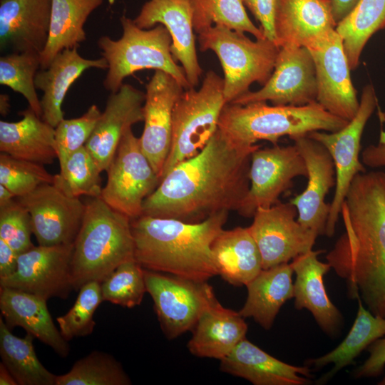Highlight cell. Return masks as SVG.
<instances>
[{
    "mask_svg": "<svg viewBox=\"0 0 385 385\" xmlns=\"http://www.w3.org/2000/svg\"><path fill=\"white\" fill-rule=\"evenodd\" d=\"M197 35L200 50L212 51L220 62L227 103L248 92L255 82L265 85L272 76L280 49L273 41H252L243 32L217 25Z\"/></svg>",
    "mask_w": 385,
    "mask_h": 385,
    "instance_id": "7",
    "label": "cell"
},
{
    "mask_svg": "<svg viewBox=\"0 0 385 385\" xmlns=\"http://www.w3.org/2000/svg\"><path fill=\"white\" fill-rule=\"evenodd\" d=\"M385 29V0H359L336 27L343 41L351 70L359 63L361 52L371 37Z\"/></svg>",
    "mask_w": 385,
    "mask_h": 385,
    "instance_id": "35",
    "label": "cell"
},
{
    "mask_svg": "<svg viewBox=\"0 0 385 385\" xmlns=\"http://www.w3.org/2000/svg\"><path fill=\"white\" fill-rule=\"evenodd\" d=\"M103 0H52L49 34L41 53V68H46L64 49L78 48L86 38L84 25Z\"/></svg>",
    "mask_w": 385,
    "mask_h": 385,
    "instance_id": "33",
    "label": "cell"
},
{
    "mask_svg": "<svg viewBox=\"0 0 385 385\" xmlns=\"http://www.w3.org/2000/svg\"><path fill=\"white\" fill-rule=\"evenodd\" d=\"M31 234L30 214L16 199L0 207V238L19 255L34 246Z\"/></svg>",
    "mask_w": 385,
    "mask_h": 385,
    "instance_id": "44",
    "label": "cell"
},
{
    "mask_svg": "<svg viewBox=\"0 0 385 385\" xmlns=\"http://www.w3.org/2000/svg\"><path fill=\"white\" fill-rule=\"evenodd\" d=\"M239 312L215 299L201 314L189 340L190 352L198 357L221 360L245 338L247 324Z\"/></svg>",
    "mask_w": 385,
    "mask_h": 385,
    "instance_id": "28",
    "label": "cell"
},
{
    "mask_svg": "<svg viewBox=\"0 0 385 385\" xmlns=\"http://www.w3.org/2000/svg\"><path fill=\"white\" fill-rule=\"evenodd\" d=\"M228 213L196 223L145 215L131 219L134 258L146 270L207 281L217 274L211 245Z\"/></svg>",
    "mask_w": 385,
    "mask_h": 385,
    "instance_id": "3",
    "label": "cell"
},
{
    "mask_svg": "<svg viewBox=\"0 0 385 385\" xmlns=\"http://www.w3.org/2000/svg\"><path fill=\"white\" fill-rule=\"evenodd\" d=\"M290 202L257 209L248 229L260 250L262 269L292 261L312 250L318 235L297 221Z\"/></svg>",
    "mask_w": 385,
    "mask_h": 385,
    "instance_id": "12",
    "label": "cell"
},
{
    "mask_svg": "<svg viewBox=\"0 0 385 385\" xmlns=\"http://www.w3.org/2000/svg\"><path fill=\"white\" fill-rule=\"evenodd\" d=\"M220 369L255 385H305L312 377L309 366L283 362L246 338L220 360Z\"/></svg>",
    "mask_w": 385,
    "mask_h": 385,
    "instance_id": "25",
    "label": "cell"
},
{
    "mask_svg": "<svg viewBox=\"0 0 385 385\" xmlns=\"http://www.w3.org/2000/svg\"><path fill=\"white\" fill-rule=\"evenodd\" d=\"M313 58L317 84V102L334 115L351 120L359 108L343 41L335 30L308 49Z\"/></svg>",
    "mask_w": 385,
    "mask_h": 385,
    "instance_id": "18",
    "label": "cell"
},
{
    "mask_svg": "<svg viewBox=\"0 0 385 385\" xmlns=\"http://www.w3.org/2000/svg\"><path fill=\"white\" fill-rule=\"evenodd\" d=\"M145 96L144 92L126 83L108 96L85 145L101 172L108 168L125 132L144 120Z\"/></svg>",
    "mask_w": 385,
    "mask_h": 385,
    "instance_id": "21",
    "label": "cell"
},
{
    "mask_svg": "<svg viewBox=\"0 0 385 385\" xmlns=\"http://www.w3.org/2000/svg\"><path fill=\"white\" fill-rule=\"evenodd\" d=\"M133 21L143 29L157 24L167 29L172 38L173 56L176 62H180L191 88H195L202 69L196 51L190 0H148Z\"/></svg>",
    "mask_w": 385,
    "mask_h": 385,
    "instance_id": "20",
    "label": "cell"
},
{
    "mask_svg": "<svg viewBox=\"0 0 385 385\" xmlns=\"http://www.w3.org/2000/svg\"><path fill=\"white\" fill-rule=\"evenodd\" d=\"M359 0H331L332 12L338 24L353 9Z\"/></svg>",
    "mask_w": 385,
    "mask_h": 385,
    "instance_id": "49",
    "label": "cell"
},
{
    "mask_svg": "<svg viewBox=\"0 0 385 385\" xmlns=\"http://www.w3.org/2000/svg\"><path fill=\"white\" fill-rule=\"evenodd\" d=\"M369 356L353 371L356 379L374 378L380 376L385 367V336L378 339L367 348Z\"/></svg>",
    "mask_w": 385,
    "mask_h": 385,
    "instance_id": "46",
    "label": "cell"
},
{
    "mask_svg": "<svg viewBox=\"0 0 385 385\" xmlns=\"http://www.w3.org/2000/svg\"><path fill=\"white\" fill-rule=\"evenodd\" d=\"M354 322L345 339L332 351L318 358L308 359L305 365L319 370L332 364V368L322 375L317 384H324L354 360L374 342L385 336V318L374 315L365 308L360 298Z\"/></svg>",
    "mask_w": 385,
    "mask_h": 385,
    "instance_id": "32",
    "label": "cell"
},
{
    "mask_svg": "<svg viewBox=\"0 0 385 385\" xmlns=\"http://www.w3.org/2000/svg\"><path fill=\"white\" fill-rule=\"evenodd\" d=\"M348 122L329 113L317 102L300 106L227 103L218 128L233 143L249 146L259 140L277 145L286 135L291 139L314 131L335 132Z\"/></svg>",
    "mask_w": 385,
    "mask_h": 385,
    "instance_id": "5",
    "label": "cell"
},
{
    "mask_svg": "<svg viewBox=\"0 0 385 385\" xmlns=\"http://www.w3.org/2000/svg\"><path fill=\"white\" fill-rule=\"evenodd\" d=\"M142 150L161 180L168 156L173 130V113L184 88L170 74L155 70L145 86Z\"/></svg>",
    "mask_w": 385,
    "mask_h": 385,
    "instance_id": "17",
    "label": "cell"
},
{
    "mask_svg": "<svg viewBox=\"0 0 385 385\" xmlns=\"http://www.w3.org/2000/svg\"><path fill=\"white\" fill-rule=\"evenodd\" d=\"M52 0H0V48L11 53L45 48Z\"/></svg>",
    "mask_w": 385,
    "mask_h": 385,
    "instance_id": "23",
    "label": "cell"
},
{
    "mask_svg": "<svg viewBox=\"0 0 385 385\" xmlns=\"http://www.w3.org/2000/svg\"><path fill=\"white\" fill-rule=\"evenodd\" d=\"M47 300L22 290L0 287V310L9 329L24 328L61 357L70 351L68 342L55 326Z\"/></svg>",
    "mask_w": 385,
    "mask_h": 385,
    "instance_id": "27",
    "label": "cell"
},
{
    "mask_svg": "<svg viewBox=\"0 0 385 385\" xmlns=\"http://www.w3.org/2000/svg\"><path fill=\"white\" fill-rule=\"evenodd\" d=\"M300 176L307 178V170L294 144L260 147L251 155L250 190L238 213L253 217L257 208L277 204L279 196L292 187L293 180Z\"/></svg>",
    "mask_w": 385,
    "mask_h": 385,
    "instance_id": "13",
    "label": "cell"
},
{
    "mask_svg": "<svg viewBox=\"0 0 385 385\" xmlns=\"http://www.w3.org/2000/svg\"><path fill=\"white\" fill-rule=\"evenodd\" d=\"M331 0H277L274 29L282 47L310 49L335 30Z\"/></svg>",
    "mask_w": 385,
    "mask_h": 385,
    "instance_id": "22",
    "label": "cell"
},
{
    "mask_svg": "<svg viewBox=\"0 0 385 385\" xmlns=\"http://www.w3.org/2000/svg\"><path fill=\"white\" fill-rule=\"evenodd\" d=\"M218 128L195 156L175 166L143 202V215L200 222L222 211H238L250 186L252 153Z\"/></svg>",
    "mask_w": 385,
    "mask_h": 385,
    "instance_id": "1",
    "label": "cell"
},
{
    "mask_svg": "<svg viewBox=\"0 0 385 385\" xmlns=\"http://www.w3.org/2000/svg\"><path fill=\"white\" fill-rule=\"evenodd\" d=\"M322 252V250H312L290 262L296 274L294 307L297 309L309 310L323 332L329 337H337L343 317L327 294L324 276L332 268L328 262L318 260V255Z\"/></svg>",
    "mask_w": 385,
    "mask_h": 385,
    "instance_id": "24",
    "label": "cell"
},
{
    "mask_svg": "<svg viewBox=\"0 0 385 385\" xmlns=\"http://www.w3.org/2000/svg\"><path fill=\"white\" fill-rule=\"evenodd\" d=\"M73 243L38 245L19 255L16 271L0 279V287L22 290L48 300L66 299L73 290L71 260Z\"/></svg>",
    "mask_w": 385,
    "mask_h": 385,
    "instance_id": "15",
    "label": "cell"
},
{
    "mask_svg": "<svg viewBox=\"0 0 385 385\" xmlns=\"http://www.w3.org/2000/svg\"><path fill=\"white\" fill-rule=\"evenodd\" d=\"M255 18L260 22L265 38L277 44L274 18L277 0H242Z\"/></svg>",
    "mask_w": 385,
    "mask_h": 385,
    "instance_id": "45",
    "label": "cell"
},
{
    "mask_svg": "<svg viewBox=\"0 0 385 385\" xmlns=\"http://www.w3.org/2000/svg\"><path fill=\"white\" fill-rule=\"evenodd\" d=\"M227 103L224 79L210 70L200 87L184 90L173 113L170 149L162 178L182 161L197 155L218 129L222 111Z\"/></svg>",
    "mask_w": 385,
    "mask_h": 385,
    "instance_id": "8",
    "label": "cell"
},
{
    "mask_svg": "<svg viewBox=\"0 0 385 385\" xmlns=\"http://www.w3.org/2000/svg\"><path fill=\"white\" fill-rule=\"evenodd\" d=\"M120 21L123 30L120 38L113 40L103 36L97 42L102 56L108 64L103 81L106 90L111 93L118 91L125 78L143 69L165 71L185 90L191 88L183 68L178 65L173 56L172 38L163 24L143 29L125 15Z\"/></svg>",
    "mask_w": 385,
    "mask_h": 385,
    "instance_id": "6",
    "label": "cell"
},
{
    "mask_svg": "<svg viewBox=\"0 0 385 385\" xmlns=\"http://www.w3.org/2000/svg\"><path fill=\"white\" fill-rule=\"evenodd\" d=\"M103 302L124 307L140 305L146 287L144 268L132 259L120 264L101 282Z\"/></svg>",
    "mask_w": 385,
    "mask_h": 385,
    "instance_id": "40",
    "label": "cell"
},
{
    "mask_svg": "<svg viewBox=\"0 0 385 385\" xmlns=\"http://www.w3.org/2000/svg\"><path fill=\"white\" fill-rule=\"evenodd\" d=\"M340 215L344 232L327 262L346 281L349 297L385 318V170L357 174Z\"/></svg>",
    "mask_w": 385,
    "mask_h": 385,
    "instance_id": "2",
    "label": "cell"
},
{
    "mask_svg": "<svg viewBox=\"0 0 385 385\" xmlns=\"http://www.w3.org/2000/svg\"><path fill=\"white\" fill-rule=\"evenodd\" d=\"M19 255L0 238V279L13 274L17 270Z\"/></svg>",
    "mask_w": 385,
    "mask_h": 385,
    "instance_id": "48",
    "label": "cell"
},
{
    "mask_svg": "<svg viewBox=\"0 0 385 385\" xmlns=\"http://www.w3.org/2000/svg\"><path fill=\"white\" fill-rule=\"evenodd\" d=\"M121 364L108 353L93 351L77 360L67 373L57 375L56 385H130Z\"/></svg>",
    "mask_w": 385,
    "mask_h": 385,
    "instance_id": "38",
    "label": "cell"
},
{
    "mask_svg": "<svg viewBox=\"0 0 385 385\" xmlns=\"http://www.w3.org/2000/svg\"><path fill=\"white\" fill-rule=\"evenodd\" d=\"M102 302L101 282L91 281L82 286L71 308L56 318L62 337L68 342L91 334L96 326L93 316Z\"/></svg>",
    "mask_w": 385,
    "mask_h": 385,
    "instance_id": "41",
    "label": "cell"
},
{
    "mask_svg": "<svg viewBox=\"0 0 385 385\" xmlns=\"http://www.w3.org/2000/svg\"><path fill=\"white\" fill-rule=\"evenodd\" d=\"M378 106L375 89L366 85L359 100V108L353 119L335 132L314 131L307 135L321 143L330 153L335 168L336 185L327 220L325 235H334L342 206L354 178L366 172L359 160L361 136L367 121Z\"/></svg>",
    "mask_w": 385,
    "mask_h": 385,
    "instance_id": "9",
    "label": "cell"
},
{
    "mask_svg": "<svg viewBox=\"0 0 385 385\" xmlns=\"http://www.w3.org/2000/svg\"><path fill=\"white\" fill-rule=\"evenodd\" d=\"M16 196L6 187L0 184V207L14 200Z\"/></svg>",
    "mask_w": 385,
    "mask_h": 385,
    "instance_id": "51",
    "label": "cell"
},
{
    "mask_svg": "<svg viewBox=\"0 0 385 385\" xmlns=\"http://www.w3.org/2000/svg\"><path fill=\"white\" fill-rule=\"evenodd\" d=\"M378 116L381 123L385 124V111L378 106ZM361 162L371 168L385 167V131L381 130L377 144L367 146L361 153Z\"/></svg>",
    "mask_w": 385,
    "mask_h": 385,
    "instance_id": "47",
    "label": "cell"
},
{
    "mask_svg": "<svg viewBox=\"0 0 385 385\" xmlns=\"http://www.w3.org/2000/svg\"><path fill=\"white\" fill-rule=\"evenodd\" d=\"M0 385H18L13 375L2 362L0 364Z\"/></svg>",
    "mask_w": 385,
    "mask_h": 385,
    "instance_id": "50",
    "label": "cell"
},
{
    "mask_svg": "<svg viewBox=\"0 0 385 385\" xmlns=\"http://www.w3.org/2000/svg\"><path fill=\"white\" fill-rule=\"evenodd\" d=\"M16 200L30 214L39 245L74 242L86 207L79 197L68 196L54 184H44Z\"/></svg>",
    "mask_w": 385,
    "mask_h": 385,
    "instance_id": "16",
    "label": "cell"
},
{
    "mask_svg": "<svg viewBox=\"0 0 385 385\" xmlns=\"http://www.w3.org/2000/svg\"><path fill=\"white\" fill-rule=\"evenodd\" d=\"M144 277L162 330L170 339L192 330L202 312L217 299L207 281L146 269Z\"/></svg>",
    "mask_w": 385,
    "mask_h": 385,
    "instance_id": "11",
    "label": "cell"
},
{
    "mask_svg": "<svg viewBox=\"0 0 385 385\" xmlns=\"http://www.w3.org/2000/svg\"><path fill=\"white\" fill-rule=\"evenodd\" d=\"M293 273L291 262L262 269L246 285L247 297L239 314L244 318L252 317L269 330L282 306L294 297Z\"/></svg>",
    "mask_w": 385,
    "mask_h": 385,
    "instance_id": "31",
    "label": "cell"
},
{
    "mask_svg": "<svg viewBox=\"0 0 385 385\" xmlns=\"http://www.w3.org/2000/svg\"><path fill=\"white\" fill-rule=\"evenodd\" d=\"M41 67L40 54L34 52L9 53L0 58V84L21 94L29 107L41 118L35 77Z\"/></svg>",
    "mask_w": 385,
    "mask_h": 385,
    "instance_id": "39",
    "label": "cell"
},
{
    "mask_svg": "<svg viewBox=\"0 0 385 385\" xmlns=\"http://www.w3.org/2000/svg\"><path fill=\"white\" fill-rule=\"evenodd\" d=\"M108 180L101 197L112 208L130 219L143 215L144 200L160 180L143 153L140 138L131 128L123 135L106 170Z\"/></svg>",
    "mask_w": 385,
    "mask_h": 385,
    "instance_id": "10",
    "label": "cell"
},
{
    "mask_svg": "<svg viewBox=\"0 0 385 385\" xmlns=\"http://www.w3.org/2000/svg\"><path fill=\"white\" fill-rule=\"evenodd\" d=\"M10 110L9 96L6 94L0 95V113L3 115L9 113Z\"/></svg>",
    "mask_w": 385,
    "mask_h": 385,
    "instance_id": "52",
    "label": "cell"
},
{
    "mask_svg": "<svg viewBox=\"0 0 385 385\" xmlns=\"http://www.w3.org/2000/svg\"><path fill=\"white\" fill-rule=\"evenodd\" d=\"M60 173L54 175L53 183L68 196L101 197V170L85 146L69 155L59 163Z\"/></svg>",
    "mask_w": 385,
    "mask_h": 385,
    "instance_id": "37",
    "label": "cell"
},
{
    "mask_svg": "<svg viewBox=\"0 0 385 385\" xmlns=\"http://www.w3.org/2000/svg\"><path fill=\"white\" fill-rule=\"evenodd\" d=\"M315 65L305 47L280 48L272 76L262 88L249 91L232 103L270 101L274 106H304L317 102Z\"/></svg>",
    "mask_w": 385,
    "mask_h": 385,
    "instance_id": "14",
    "label": "cell"
},
{
    "mask_svg": "<svg viewBox=\"0 0 385 385\" xmlns=\"http://www.w3.org/2000/svg\"><path fill=\"white\" fill-rule=\"evenodd\" d=\"M211 250L219 274L234 286H246L262 270V257L248 227L222 230Z\"/></svg>",
    "mask_w": 385,
    "mask_h": 385,
    "instance_id": "30",
    "label": "cell"
},
{
    "mask_svg": "<svg viewBox=\"0 0 385 385\" xmlns=\"http://www.w3.org/2000/svg\"><path fill=\"white\" fill-rule=\"evenodd\" d=\"M85 205L71 260L76 291L91 281L102 282L120 264L135 259L131 219L101 197H91Z\"/></svg>",
    "mask_w": 385,
    "mask_h": 385,
    "instance_id": "4",
    "label": "cell"
},
{
    "mask_svg": "<svg viewBox=\"0 0 385 385\" xmlns=\"http://www.w3.org/2000/svg\"><path fill=\"white\" fill-rule=\"evenodd\" d=\"M96 105L76 118H63L55 128V142L59 163L85 146L101 115Z\"/></svg>",
    "mask_w": 385,
    "mask_h": 385,
    "instance_id": "43",
    "label": "cell"
},
{
    "mask_svg": "<svg viewBox=\"0 0 385 385\" xmlns=\"http://www.w3.org/2000/svg\"><path fill=\"white\" fill-rule=\"evenodd\" d=\"M190 3L193 27L197 34L217 25L247 32L256 39L265 38L262 29L249 18L242 0H190Z\"/></svg>",
    "mask_w": 385,
    "mask_h": 385,
    "instance_id": "36",
    "label": "cell"
},
{
    "mask_svg": "<svg viewBox=\"0 0 385 385\" xmlns=\"http://www.w3.org/2000/svg\"><path fill=\"white\" fill-rule=\"evenodd\" d=\"M19 115L22 118L19 121H0L1 153L42 165L51 164L58 158L55 128L30 107Z\"/></svg>",
    "mask_w": 385,
    "mask_h": 385,
    "instance_id": "29",
    "label": "cell"
},
{
    "mask_svg": "<svg viewBox=\"0 0 385 385\" xmlns=\"http://www.w3.org/2000/svg\"><path fill=\"white\" fill-rule=\"evenodd\" d=\"M78 48L64 49L58 53L45 69L38 71L35 85L43 92L41 101V118L56 128L64 118L62 103L68 90L74 81L88 68L108 69L107 61L82 57Z\"/></svg>",
    "mask_w": 385,
    "mask_h": 385,
    "instance_id": "26",
    "label": "cell"
},
{
    "mask_svg": "<svg viewBox=\"0 0 385 385\" xmlns=\"http://www.w3.org/2000/svg\"><path fill=\"white\" fill-rule=\"evenodd\" d=\"M379 385H385V376L384 378L378 383Z\"/></svg>",
    "mask_w": 385,
    "mask_h": 385,
    "instance_id": "53",
    "label": "cell"
},
{
    "mask_svg": "<svg viewBox=\"0 0 385 385\" xmlns=\"http://www.w3.org/2000/svg\"><path fill=\"white\" fill-rule=\"evenodd\" d=\"M302 156L307 170L304 190L292 198L298 212L297 221L318 236L325 235L330 203L325 202L329 190L336 185L332 158L319 141L307 135L291 138Z\"/></svg>",
    "mask_w": 385,
    "mask_h": 385,
    "instance_id": "19",
    "label": "cell"
},
{
    "mask_svg": "<svg viewBox=\"0 0 385 385\" xmlns=\"http://www.w3.org/2000/svg\"><path fill=\"white\" fill-rule=\"evenodd\" d=\"M29 332L21 338L11 332L0 318V356L18 385H56L57 375L49 371L39 361Z\"/></svg>",
    "mask_w": 385,
    "mask_h": 385,
    "instance_id": "34",
    "label": "cell"
},
{
    "mask_svg": "<svg viewBox=\"0 0 385 385\" xmlns=\"http://www.w3.org/2000/svg\"><path fill=\"white\" fill-rule=\"evenodd\" d=\"M54 175L43 165L0 154V184L9 190L16 197L34 191L40 185L53 184Z\"/></svg>",
    "mask_w": 385,
    "mask_h": 385,
    "instance_id": "42",
    "label": "cell"
}]
</instances>
